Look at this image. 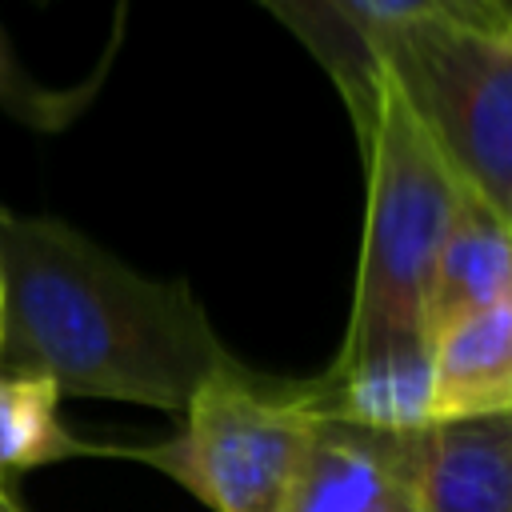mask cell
I'll list each match as a JSON object with an SVG mask.
<instances>
[{"label": "cell", "instance_id": "obj_6", "mask_svg": "<svg viewBox=\"0 0 512 512\" xmlns=\"http://www.w3.org/2000/svg\"><path fill=\"white\" fill-rule=\"evenodd\" d=\"M284 512H420L412 432H372L320 416Z\"/></svg>", "mask_w": 512, "mask_h": 512}, {"label": "cell", "instance_id": "obj_5", "mask_svg": "<svg viewBox=\"0 0 512 512\" xmlns=\"http://www.w3.org/2000/svg\"><path fill=\"white\" fill-rule=\"evenodd\" d=\"M268 8L332 76L344 108L352 116L356 136H364L380 72L372 60V36L396 24L416 20H448L484 32L512 36L508 0H256Z\"/></svg>", "mask_w": 512, "mask_h": 512}, {"label": "cell", "instance_id": "obj_8", "mask_svg": "<svg viewBox=\"0 0 512 512\" xmlns=\"http://www.w3.org/2000/svg\"><path fill=\"white\" fill-rule=\"evenodd\" d=\"M324 416L372 432H420L432 424V352L428 340H392L336 356L312 380Z\"/></svg>", "mask_w": 512, "mask_h": 512}, {"label": "cell", "instance_id": "obj_7", "mask_svg": "<svg viewBox=\"0 0 512 512\" xmlns=\"http://www.w3.org/2000/svg\"><path fill=\"white\" fill-rule=\"evenodd\" d=\"M420 512H512V412L412 432Z\"/></svg>", "mask_w": 512, "mask_h": 512}, {"label": "cell", "instance_id": "obj_13", "mask_svg": "<svg viewBox=\"0 0 512 512\" xmlns=\"http://www.w3.org/2000/svg\"><path fill=\"white\" fill-rule=\"evenodd\" d=\"M0 512H24L16 500H12V492H8V484H0Z\"/></svg>", "mask_w": 512, "mask_h": 512}, {"label": "cell", "instance_id": "obj_12", "mask_svg": "<svg viewBox=\"0 0 512 512\" xmlns=\"http://www.w3.org/2000/svg\"><path fill=\"white\" fill-rule=\"evenodd\" d=\"M92 88H96V84H80V88H72V92L44 88L40 80H32V76L20 68V60L12 56L8 40L0 36V108L12 112L16 120H24V124H32V128H44V132L64 128V124L88 104V92H92Z\"/></svg>", "mask_w": 512, "mask_h": 512}, {"label": "cell", "instance_id": "obj_2", "mask_svg": "<svg viewBox=\"0 0 512 512\" xmlns=\"http://www.w3.org/2000/svg\"><path fill=\"white\" fill-rule=\"evenodd\" d=\"M368 196L352 284V312L336 356L424 336V292L440 240L468 188L444 168L396 92L380 80L372 120L360 136Z\"/></svg>", "mask_w": 512, "mask_h": 512}, {"label": "cell", "instance_id": "obj_9", "mask_svg": "<svg viewBox=\"0 0 512 512\" xmlns=\"http://www.w3.org/2000/svg\"><path fill=\"white\" fill-rule=\"evenodd\" d=\"M512 300V216L464 192L424 292V336Z\"/></svg>", "mask_w": 512, "mask_h": 512}, {"label": "cell", "instance_id": "obj_11", "mask_svg": "<svg viewBox=\"0 0 512 512\" xmlns=\"http://www.w3.org/2000/svg\"><path fill=\"white\" fill-rule=\"evenodd\" d=\"M64 456H104V448L68 432L52 380L0 372V484Z\"/></svg>", "mask_w": 512, "mask_h": 512}, {"label": "cell", "instance_id": "obj_10", "mask_svg": "<svg viewBox=\"0 0 512 512\" xmlns=\"http://www.w3.org/2000/svg\"><path fill=\"white\" fill-rule=\"evenodd\" d=\"M432 420L512 412V300L472 312L428 340Z\"/></svg>", "mask_w": 512, "mask_h": 512}, {"label": "cell", "instance_id": "obj_4", "mask_svg": "<svg viewBox=\"0 0 512 512\" xmlns=\"http://www.w3.org/2000/svg\"><path fill=\"white\" fill-rule=\"evenodd\" d=\"M372 60L456 184L512 216V36L416 20L376 32Z\"/></svg>", "mask_w": 512, "mask_h": 512}, {"label": "cell", "instance_id": "obj_3", "mask_svg": "<svg viewBox=\"0 0 512 512\" xmlns=\"http://www.w3.org/2000/svg\"><path fill=\"white\" fill-rule=\"evenodd\" d=\"M320 416L312 380H264L236 360L188 396L176 436L104 456L164 472L212 512H284Z\"/></svg>", "mask_w": 512, "mask_h": 512}, {"label": "cell", "instance_id": "obj_1", "mask_svg": "<svg viewBox=\"0 0 512 512\" xmlns=\"http://www.w3.org/2000/svg\"><path fill=\"white\" fill-rule=\"evenodd\" d=\"M228 364L236 356L184 280L144 276L64 220L0 208V372L184 412Z\"/></svg>", "mask_w": 512, "mask_h": 512}]
</instances>
